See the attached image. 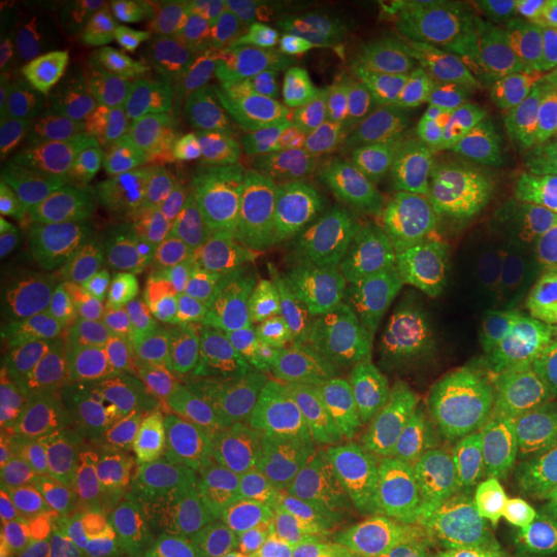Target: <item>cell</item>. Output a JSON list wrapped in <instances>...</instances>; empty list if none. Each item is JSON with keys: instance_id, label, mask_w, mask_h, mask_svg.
Returning <instances> with one entry per match:
<instances>
[{"instance_id": "7a4b0ae2", "label": "cell", "mask_w": 557, "mask_h": 557, "mask_svg": "<svg viewBox=\"0 0 557 557\" xmlns=\"http://www.w3.org/2000/svg\"><path fill=\"white\" fill-rule=\"evenodd\" d=\"M238 359V346L209 333L169 351L73 361L47 374L29 400L103 434L169 447L191 389Z\"/></svg>"}, {"instance_id": "30bf717a", "label": "cell", "mask_w": 557, "mask_h": 557, "mask_svg": "<svg viewBox=\"0 0 557 557\" xmlns=\"http://www.w3.org/2000/svg\"><path fill=\"white\" fill-rule=\"evenodd\" d=\"M478 478L513 557H557V416L487 421Z\"/></svg>"}, {"instance_id": "8d00e7d4", "label": "cell", "mask_w": 557, "mask_h": 557, "mask_svg": "<svg viewBox=\"0 0 557 557\" xmlns=\"http://www.w3.org/2000/svg\"><path fill=\"white\" fill-rule=\"evenodd\" d=\"M32 199V184L3 181V189H0V289L11 282Z\"/></svg>"}, {"instance_id": "f1b7e54d", "label": "cell", "mask_w": 557, "mask_h": 557, "mask_svg": "<svg viewBox=\"0 0 557 557\" xmlns=\"http://www.w3.org/2000/svg\"><path fill=\"white\" fill-rule=\"evenodd\" d=\"M504 393L498 410L508 416H557V333L493 329Z\"/></svg>"}, {"instance_id": "f35d334b", "label": "cell", "mask_w": 557, "mask_h": 557, "mask_svg": "<svg viewBox=\"0 0 557 557\" xmlns=\"http://www.w3.org/2000/svg\"><path fill=\"white\" fill-rule=\"evenodd\" d=\"M537 189L545 201L557 214V124H545V137H542V171Z\"/></svg>"}, {"instance_id": "2e32d148", "label": "cell", "mask_w": 557, "mask_h": 557, "mask_svg": "<svg viewBox=\"0 0 557 557\" xmlns=\"http://www.w3.org/2000/svg\"><path fill=\"white\" fill-rule=\"evenodd\" d=\"M214 333L212 305L184 302L163 292L109 278L83 299L65 344V364L132 354H156Z\"/></svg>"}, {"instance_id": "6da1fadb", "label": "cell", "mask_w": 557, "mask_h": 557, "mask_svg": "<svg viewBox=\"0 0 557 557\" xmlns=\"http://www.w3.org/2000/svg\"><path fill=\"white\" fill-rule=\"evenodd\" d=\"M382 413H364L256 451L235 470L243 506L276 537L318 549L357 519Z\"/></svg>"}, {"instance_id": "44dd1931", "label": "cell", "mask_w": 557, "mask_h": 557, "mask_svg": "<svg viewBox=\"0 0 557 557\" xmlns=\"http://www.w3.org/2000/svg\"><path fill=\"white\" fill-rule=\"evenodd\" d=\"M263 11L256 0H184L158 9L143 45L160 86L201 88L227 41Z\"/></svg>"}, {"instance_id": "ac0fdd59", "label": "cell", "mask_w": 557, "mask_h": 557, "mask_svg": "<svg viewBox=\"0 0 557 557\" xmlns=\"http://www.w3.org/2000/svg\"><path fill=\"white\" fill-rule=\"evenodd\" d=\"M382 37L369 62L372 78L389 88L442 94L468 58L472 3L423 0V3H377Z\"/></svg>"}, {"instance_id": "60d3db41", "label": "cell", "mask_w": 557, "mask_h": 557, "mask_svg": "<svg viewBox=\"0 0 557 557\" xmlns=\"http://www.w3.org/2000/svg\"><path fill=\"white\" fill-rule=\"evenodd\" d=\"M0 557H26V555H21L18 549H13L9 542H3V545H0Z\"/></svg>"}, {"instance_id": "d6a6232c", "label": "cell", "mask_w": 557, "mask_h": 557, "mask_svg": "<svg viewBox=\"0 0 557 557\" xmlns=\"http://www.w3.org/2000/svg\"><path fill=\"white\" fill-rule=\"evenodd\" d=\"M380 96L374 78L338 75L318 65H297L289 73L287 99L299 114L318 129L333 132L361 103H372Z\"/></svg>"}, {"instance_id": "4fadbf2b", "label": "cell", "mask_w": 557, "mask_h": 557, "mask_svg": "<svg viewBox=\"0 0 557 557\" xmlns=\"http://www.w3.org/2000/svg\"><path fill=\"white\" fill-rule=\"evenodd\" d=\"M214 189L227 230L246 263L310 267L331 220V201L278 186L253 171L230 145L222 148Z\"/></svg>"}, {"instance_id": "74e56055", "label": "cell", "mask_w": 557, "mask_h": 557, "mask_svg": "<svg viewBox=\"0 0 557 557\" xmlns=\"http://www.w3.org/2000/svg\"><path fill=\"white\" fill-rule=\"evenodd\" d=\"M529 120L557 124V34L534 67H529Z\"/></svg>"}, {"instance_id": "d6986e66", "label": "cell", "mask_w": 557, "mask_h": 557, "mask_svg": "<svg viewBox=\"0 0 557 557\" xmlns=\"http://www.w3.org/2000/svg\"><path fill=\"white\" fill-rule=\"evenodd\" d=\"M369 400L320 336L261 372L259 416L276 442L364 416Z\"/></svg>"}, {"instance_id": "9c48e42d", "label": "cell", "mask_w": 557, "mask_h": 557, "mask_svg": "<svg viewBox=\"0 0 557 557\" xmlns=\"http://www.w3.org/2000/svg\"><path fill=\"white\" fill-rule=\"evenodd\" d=\"M310 267L331 305L361 289L429 284L434 278V222L408 199L344 197L331 209Z\"/></svg>"}, {"instance_id": "b9f144b4", "label": "cell", "mask_w": 557, "mask_h": 557, "mask_svg": "<svg viewBox=\"0 0 557 557\" xmlns=\"http://www.w3.org/2000/svg\"><path fill=\"white\" fill-rule=\"evenodd\" d=\"M163 557H220L218 553H205V555H163Z\"/></svg>"}, {"instance_id": "ba28073f", "label": "cell", "mask_w": 557, "mask_h": 557, "mask_svg": "<svg viewBox=\"0 0 557 557\" xmlns=\"http://www.w3.org/2000/svg\"><path fill=\"white\" fill-rule=\"evenodd\" d=\"M3 451L34 472L67 527L99 511L145 472L173 459L169 447L103 434L29 398L5 418Z\"/></svg>"}, {"instance_id": "484cf974", "label": "cell", "mask_w": 557, "mask_h": 557, "mask_svg": "<svg viewBox=\"0 0 557 557\" xmlns=\"http://www.w3.org/2000/svg\"><path fill=\"white\" fill-rule=\"evenodd\" d=\"M442 447L413 416H387L372 457L357 519H398L436 470Z\"/></svg>"}, {"instance_id": "5b68a950", "label": "cell", "mask_w": 557, "mask_h": 557, "mask_svg": "<svg viewBox=\"0 0 557 557\" xmlns=\"http://www.w3.org/2000/svg\"><path fill=\"white\" fill-rule=\"evenodd\" d=\"M318 336L364 387L372 413L406 416L436 403L434 369L449 341L431 284L361 289L329 305Z\"/></svg>"}, {"instance_id": "7402d4cb", "label": "cell", "mask_w": 557, "mask_h": 557, "mask_svg": "<svg viewBox=\"0 0 557 557\" xmlns=\"http://www.w3.org/2000/svg\"><path fill=\"white\" fill-rule=\"evenodd\" d=\"M295 67L276 16L263 11L227 41L212 73L201 83V103L220 116L259 120L287 99V81Z\"/></svg>"}, {"instance_id": "d4e9b609", "label": "cell", "mask_w": 557, "mask_h": 557, "mask_svg": "<svg viewBox=\"0 0 557 557\" xmlns=\"http://www.w3.org/2000/svg\"><path fill=\"white\" fill-rule=\"evenodd\" d=\"M529 65L506 39L475 32L470 52L442 96L470 124L493 137L529 122Z\"/></svg>"}, {"instance_id": "9a60e30c", "label": "cell", "mask_w": 557, "mask_h": 557, "mask_svg": "<svg viewBox=\"0 0 557 557\" xmlns=\"http://www.w3.org/2000/svg\"><path fill=\"white\" fill-rule=\"evenodd\" d=\"M312 267L246 263L212 299L214 333L240 348L259 372L315 338L325 310Z\"/></svg>"}, {"instance_id": "cb8c5ba5", "label": "cell", "mask_w": 557, "mask_h": 557, "mask_svg": "<svg viewBox=\"0 0 557 557\" xmlns=\"http://www.w3.org/2000/svg\"><path fill=\"white\" fill-rule=\"evenodd\" d=\"M261 377L248 359L209 372L181 410L171 434L173 459L197 465H218V459L238 442L259 408Z\"/></svg>"}, {"instance_id": "f546056e", "label": "cell", "mask_w": 557, "mask_h": 557, "mask_svg": "<svg viewBox=\"0 0 557 557\" xmlns=\"http://www.w3.org/2000/svg\"><path fill=\"white\" fill-rule=\"evenodd\" d=\"M0 534L5 540L29 542L50 555H62L70 545V527L52 498L9 451L0 455Z\"/></svg>"}, {"instance_id": "8fae6325", "label": "cell", "mask_w": 557, "mask_h": 557, "mask_svg": "<svg viewBox=\"0 0 557 557\" xmlns=\"http://www.w3.org/2000/svg\"><path fill=\"white\" fill-rule=\"evenodd\" d=\"M173 160L169 124H145L96 139L60 160L54 189L83 220L120 240L163 189Z\"/></svg>"}, {"instance_id": "277c9868", "label": "cell", "mask_w": 557, "mask_h": 557, "mask_svg": "<svg viewBox=\"0 0 557 557\" xmlns=\"http://www.w3.org/2000/svg\"><path fill=\"white\" fill-rule=\"evenodd\" d=\"M145 45L116 26L62 32L41 67V165L114 132L145 127L160 103Z\"/></svg>"}, {"instance_id": "5bb4252c", "label": "cell", "mask_w": 557, "mask_h": 557, "mask_svg": "<svg viewBox=\"0 0 557 557\" xmlns=\"http://www.w3.org/2000/svg\"><path fill=\"white\" fill-rule=\"evenodd\" d=\"M545 124L524 122L487 137L483 156L447 201L431 214L434 222V278L447 282L475 238L519 212L540 184Z\"/></svg>"}, {"instance_id": "ffe728a7", "label": "cell", "mask_w": 557, "mask_h": 557, "mask_svg": "<svg viewBox=\"0 0 557 557\" xmlns=\"http://www.w3.org/2000/svg\"><path fill=\"white\" fill-rule=\"evenodd\" d=\"M253 171L310 197H354L377 171L359 152H344L278 116L248 120L227 143Z\"/></svg>"}, {"instance_id": "ab89813d", "label": "cell", "mask_w": 557, "mask_h": 557, "mask_svg": "<svg viewBox=\"0 0 557 557\" xmlns=\"http://www.w3.org/2000/svg\"><path fill=\"white\" fill-rule=\"evenodd\" d=\"M537 225H540L542 240H545L549 256H553V261L557 263V214H553V212L537 214Z\"/></svg>"}, {"instance_id": "7c38bea8", "label": "cell", "mask_w": 557, "mask_h": 557, "mask_svg": "<svg viewBox=\"0 0 557 557\" xmlns=\"http://www.w3.org/2000/svg\"><path fill=\"white\" fill-rule=\"evenodd\" d=\"M459 287L493 329L557 333V263L537 214L517 212L475 238L459 261Z\"/></svg>"}, {"instance_id": "836d02e7", "label": "cell", "mask_w": 557, "mask_h": 557, "mask_svg": "<svg viewBox=\"0 0 557 557\" xmlns=\"http://www.w3.org/2000/svg\"><path fill=\"white\" fill-rule=\"evenodd\" d=\"M472 29L506 39L529 67L542 60L557 34V0H483L472 3Z\"/></svg>"}, {"instance_id": "e0dca14e", "label": "cell", "mask_w": 557, "mask_h": 557, "mask_svg": "<svg viewBox=\"0 0 557 557\" xmlns=\"http://www.w3.org/2000/svg\"><path fill=\"white\" fill-rule=\"evenodd\" d=\"M111 238L86 222L60 197L45 191L32 199L11 282L0 299L16 295L47 299H88L114 276Z\"/></svg>"}, {"instance_id": "603a6c76", "label": "cell", "mask_w": 557, "mask_h": 557, "mask_svg": "<svg viewBox=\"0 0 557 557\" xmlns=\"http://www.w3.org/2000/svg\"><path fill=\"white\" fill-rule=\"evenodd\" d=\"M50 41L24 21L3 26V99H0V173L32 184L41 165V67Z\"/></svg>"}, {"instance_id": "d590c367", "label": "cell", "mask_w": 557, "mask_h": 557, "mask_svg": "<svg viewBox=\"0 0 557 557\" xmlns=\"http://www.w3.org/2000/svg\"><path fill=\"white\" fill-rule=\"evenodd\" d=\"M315 557H426L398 519H354L336 537L315 549Z\"/></svg>"}, {"instance_id": "52a82bcc", "label": "cell", "mask_w": 557, "mask_h": 557, "mask_svg": "<svg viewBox=\"0 0 557 557\" xmlns=\"http://www.w3.org/2000/svg\"><path fill=\"white\" fill-rule=\"evenodd\" d=\"M359 156L382 171L400 199L434 214L483 156L487 135L442 94L387 88L354 127Z\"/></svg>"}, {"instance_id": "3957f363", "label": "cell", "mask_w": 557, "mask_h": 557, "mask_svg": "<svg viewBox=\"0 0 557 557\" xmlns=\"http://www.w3.org/2000/svg\"><path fill=\"white\" fill-rule=\"evenodd\" d=\"M235 472L169 459L114 500L70 527L73 557L205 555L225 547L238 527Z\"/></svg>"}, {"instance_id": "8992f818", "label": "cell", "mask_w": 557, "mask_h": 557, "mask_svg": "<svg viewBox=\"0 0 557 557\" xmlns=\"http://www.w3.org/2000/svg\"><path fill=\"white\" fill-rule=\"evenodd\" d=\"M246 267L230 235L218 189L194 165L171 171L158 197L116 240V282L184 302L212 299Z\"/></svg>"}, {"instance_id": "4dcf8cb0", "label": "cell", "mask_w": 557, "mask_h": 557, "mask_svg": "<svg viewBox=\"0 0 557 557\" xmlns=\"http://www.w3.org/2000/svg\"><path fill=\"white\" fill-rule=\"evenodd\" d=\"M475 480L478 470L472 472L455 451L444 449L429 483L398 517L403 532L426 557H434L444 540L449 537V532L462 517Z\"/></svg>"}, {"instance_id": "e575fe53", "label": "cell", "mask_w": 557, "mask_h": 557, "mask_svg": "<svg viewBox=\"0 0 557 557\" xmlns=\"http://www.w3.org/2000/svg\"><path fill=\"white\" fill-rule=\"evenodd\" d=\"M434 557H513L480 478L465 504L462 517Z\"/></svg>"}, {"instance_id": "4316f807", "label": "cell", "mask_w": 557, "mask_h": 557, "mask_svg": "<svg viewBox=\"0 0 557 557\" xmlns=\"http://www.w3.org/2000/svg\"><path fill=\"white\" fill-rule=\"evenodd\" d=\"M83 302L16 295L0 299V395L16 398L73 333Z\"/></svg>"}, {"instance_id": "83f0119b", "label": "cell", "mask_w": 557, "mask_h": 557, "mask_svg": "<svg viewBox=\"0 0 557 557\" xmlns=\"http://www.w3.org/2000/svg\"><path fill=\"white\" fill-rule=\"evenodd\" d=\"M274 16L284 41L308 58H344L359 47H377L382 37L377 3L287 0L274 5Z\"/></svg>"}, {"instance_id": "1f68e13d", "label": "cell", "mask_w": 557, "mask_h": 557, "mask_svg": "<svg viewBox=\"0 0 557 557\" xmlns=\"http://www.w3.org/2000/svg\"><path fill=\"white\" fill-rule=\"evenodd\" d=\"M436 400L483 403L504 393V367L491 333L475 331L444 346L434 369Z\"/></svg>"}]
</instances>
